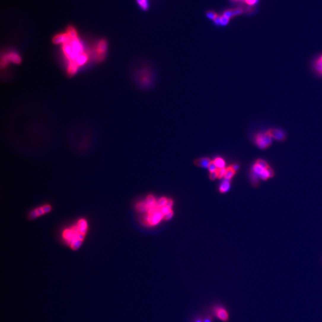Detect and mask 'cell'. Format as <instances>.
Segmentation results:
<instances>
[{
	"label": "cell",
	"instance_id": "obj_10",
	"mask_svg": "<svg viewBox=\"0 0 322 322\" xmlns=\"http://www.w3.org/2000/svg\"><path fill=\"white\" fill-rule=\"evenodd\" d=\"M268 133L270 134L272 137L278 140H282L285 137L284 133L279 130H271L270 131H268Z\"/></svg>",
	"mask_w": 322,
	"mask_h": 322
},
{
	"label": "cell",
	"instance_id": "obj_14",
	"mask_svg": "<svg viewBox=\"0 0 322 322\" xmlns=\"http://www.w3.org/2000/svg\"><path fill=\"white\" fill-rule=\"evenodd\" d=\"M230 180L224 178V180L222 181V183H221L220 186V192L225 193V192H227L229 190V189H230Z\"/></svg>",
	"mask_w": 322,
	"mask_h": 322
},
{
	"label": "cell",
	"instance_id": "obj_5",
	"mask_svg": "<svg viewBox=\"0 0 322 322\" xmlns=\"http://www.w3.org/2000/svg\"><path fill=\"white\" fill-rule=\"evenodd\" d=\"M272 136L268 133L259 134L256 136L255 143L261 149H265L272 143Z\"/></svg>",
	"mask_w": 322,
	"mask_h": 322
},
{
	"label": "cell",
	"instance_id": "obj_23",
	"mask_svg": "<svg viewBox=\"0 0 322 322\" xmlns=\"http://www.w3.org/2000/svg\"><path fill=\"white\" fill-rule=\"evenodd\" d=\"M226 170H227V168H225L217 169V176H218L219 178H221L223 177H224V176H225V174H226Z\"/></svg>",
	"mask_w": 322,
	"mask_h": 322
},
{
	"label": "cell",
	"instance_id": "obj_25",
	"mask_svg": "<svg viewBox=\"0 0 322 322\" xmlns=\"http://www.w3.org/2000/svg\"><path fill=\"white\" fill-rule=\"evenodd\" d=\"M159 210L160 211V212H162L163 213L164 216H165V215L167 214L168 213H169L171 211V208L167 206H162L161 208H159Z\"/></svg>",
	"mask_w": 322,
	"mask_h": 322
},
{
	"label": "cell",
	"instance_id": "obj_40",
	"mask_svg": "<svg viewBox=\"0 0 322 322\" xmlns=\"http://www.w3.org/2000/svg\"><path fill=\"white\" fill-rule=\"evenodd\" d=\"M320 61L322 62V57H321V59H320Z\"/></svg>",
	"mask_w": 322,
	"mask_h": 322
},
{
	"label": "cell",
	"instance_id": "obj_34",
	"mask_svg": "<svg viewBox=\"0 0 322 322\" xmlns=\"http://www.w3.org/2000/svg\"><path fill=\"white\" fill-rule=\"evenodd\" d=\"M173 212L171 211V212H170L169 213H168L167 214L165 215L164 216V219L165 220H170L171 219L172 217H173Z\"/></svg>",
	"mask_w": 322,
	"mask_h": 322
},
{
	"label": "cell",
	"instance_id": "obj_38",
	"mask_svg": "<svg viewBox=\"0 0 322 322\" xmlns=\"http://www.w3.org/2000/svg\"><path fill=\"white\" fill-rule=\"evenodd\" d=\"M232 167L233 169L235 171H236L239 169V165H237V164H235V165H233L232 166Z\"/></svg>",
	"mask_w": 322,
	"mask_h": 322
},
{
	"label": "cell",
	"instance_id": "obj_2",
	"mask_svg": "<svg viewBox=\"0 0 322 322\" xmlns=\"http://www.w3.org/2000/svg\"><path fill=\"white\" fill-rule=\"evenodd\" d=\"M88 230V223L84 218L78 219L72 226L62 232L63 242L72 250L78 249L82 245Z\"/></svg>",
	"mask_w": 322,
	"mask_h": 322
},
{
	"label": "cell",
	"instance_id": "obj_31",
	"mask_svg": "<svg viewBox=\"0 0 322 322\" xmlns=\"http://www.w3.org/2000/svg\"><path fill=\"white\" fill-rule=\"evenodd\" d=\"M245 2L249 6H254L258 2V0H245Z\"/></svg>",
	"mask_w": 322,
	"mask_h": 322
},
{
	"label": "cell",
	"instance_id": "obj_4",
	"mask_svg": "<svg viewBox=\"0 0 322 322\" xmlns=\"http://www.w3.org/2000/svg\"><path fill=\"white\" fill-rule=\"evenodd\" d=\"M163 218H164L163 213L160 212L159 208H157L152 212H147L145 218V223L149 226H155L162 220Z\"/></svg>",
	"mask_w": 322,
	"mask_h": 322
},
{
	"label": "cell",
	"instance_id": "obj_33",
	"mask_svg": "<svg viewBox=\"0 0 322 322\" xmlns=\"http://www.w3.org/2000/svg\"><path fill=\"white\" fill-rule=\"evenodd\" d=\"M209 178L211 180H215L216 178H218V176H217V171H213V172H211L210 173V174H209Z\"/></svg>",
	"mask_w": 322,
	"mask_h": 322
},
{
	"label": "cell",
	"instance_id": "obj_13",
	"mask_svg": "<svg viewBox=\"0 0 322 322\" xmlns=\"http://www.w3.org/2000/svg\"><path fill=\"white\" fill-rule=\"evenodd\" d=\"M107 44L104 41H101L99 42L97 47V51L98 54V56H103L106 50Z\"/></svg>",
	"mask_w": 322,
	"mask_h": 322
},
{
	"label": "cell",
	"instance_id": "obj_6",
	"mask_svg": "<svg viewBox=\"0 0 322 322\" xmlns=\"http://www.w3.org/2000/svg\"><path fill=\"white\" fill-rule=\"evenodd\" d=\"M20 60V58L17 53L15 52H10L4 55L1 59V65L3 66H5L8 65L10 62L15 63H19Z\"/></svg>",
	"mask_w": 322,
	"mask_h": 322
},
{
	"label": "cell",
	"instance_id": "obj_22",
	"mask_svg": "<svg viewBox=\"0 0 322 322\" xmlns=\"http://www.w3.org/2000/svg\"><path fill=\"white\" fill-rule=\"evenodd\" d=\"M167 200L168 199L165 197H161L159 200H158V201L157 202V206H158V208H161L165 206Z\"/></svg>",
	"mask_w": 322,
	"mask_h": 322
},
{
	"label": "cell",
	"instance_id": "obj_24",
	"mask_svg": "<svg viewBox=\"0 0 322 322\" xmlns=\"http://www.w3.org/2000/svg\"><path fill=\"white\" fill-rule=\"evenodd\" d=\"M208 170L209 171L210 173L211 172H213V171H216L217 170L218 168L217 167L216 165L215 164V163L213 162V161H211V162H210V164H209L208 165Z\"/></svg>",
	"mask_w": 322,
	"mask_h": 322
},
{
	"label": "cell",
	"instance_id": "obj_11",
	"mask_svg": "<svg viewBox=\"0 0 322 322\" xmlns=\"http://www.w3.org/2000/svg\"><path fill=\"white\" fill-rule=\"evenodd\" d=\"M211 161L208 157H202L199 159H197L195 161V164L196 165L199 166L202 168H208L209 164Z\"/></svg>",
	"mask_w": 322,
	"mask_h": 322
},
{
	"label": "cell",
	"instance_id": "obj_16",
	"mask_svg": "<svg viewBox=\"0 0 322 322\" xmlns=\"http://www.w3.org/2000/svg\"><path fill=\"white\" fill-rule=\"evenodd\" d=\"M213 162L215 163V164L216 165L217 167L219 168H224L225 167V165H226V163H225V161L224 160L221 158V157H217L214 159L213 160Z\"/></svg>",
	"mask_w": 322,
	"mask_h": 322
},
{
	"label": "cell",
	"instance_id": "obj_7",
	"mask_svg": "<svg viewBox=\"0 0 322 322\" xmlns=\"http://www.w3.org/2000/svg\"><path fill=\"white\" fill-rule=\"evenodd\" d=\"M44 214H45L44 212V211L42 208V206H41L36 208H34L31 211H30L28 215V217H29V219L31 220H34L38 217H39L43 216V215Z\"/></svg>",
	"mask_w": 322,
	"mask_h": 322
},
{
	"label": "cell",
	"instance_id": "obj_30",
	"mask_svg": "<svg viewBox=\"0 0 322 322\" xmlns=\"http://www.w3.org/2000/svg\"><path fill=\"white\" fill-rule=\"evenodd\" d=\"M229 19L228 18H227L226 17H225L224 16H221L220 25H226L229 23Z\"/></svg>",
	"mask_w": 322,
	"mask_h": 322
},
{
	"label": "cell",
	"instance_id": "obj_19",
	"mask_svg": "<svg viewBox=\"0 0 322 322\" xmlns=\"http://www.w3.org/2000/svg\"><path fill=\"white\" fill-rule=\"evenodd\" d=\"M264 169H265V168H262V167H261L260 165H259L258 164H257L255 162V164L253 165V167H252V171L259 177V176H260L261 174L262 173V171H264Z\"/></svg>",
	"mask_w": 322,
	"mask_h": 322
},
{
	"label": "cell",
	"instance_id": "obj_9",
	"mask_svg": "<svg viewBox=\"0 0 322 322\" xmlns=\"http://www.w3.org/2000/svg\"><path fill=\"white\" fill-rule=\"evenodd\" d=\"M274 175H275V173L273 169H272L270 167H268L267 168L264 170L262 173L259 176V177L263 180H266L268 178L273 177Z\"/></svg>",
	"mask_w": 322,
	"mask_h": 322
},
{
	"label": "cell",
	"instance_id": "obj_29",
	"mask_svg": "<svg viewBox=\"0 0 322 322\" xmlns=\"http://www.w3.org/2000/svg\"><path fill=\"white\" fill-rule=\"evenodd\" d=\"M223 16H225V17H226L227 18H228V19H229L230 17H232L233 16H234V15H233V10H229L226 11V12L224 13Z\"/></svg>",
	"mask_w": 322,
	"mask_h": 322
},
{
	"label": "cell",
	"instance_id": "obj_36",
	"mask_svg": "<svg viewBox=\"0 0 322 322\" xmlns=\"http://www.w3.org/2000/svg\"><path fill=\"white\" fill-rule=\"evenodd\" d=\"M214 22L215 23H216L217 25H220V22H221V17L219 16H217V17L214 19Z\"/></svg>",
	"mask_w": 322,
	"mask_h": 322
},
{
	"label": "cell",
	"instance_id": "obj_37",
	"mask_svg": "<svg viewBox=\"0 0 322 322\" xmlns=\"http://www.w3.org/2000/svg\"><path fill=\"white\" fill-rule=\"evenodd\" d=\"M173 205V202L172 200L171 199H168L167 200V204H166V206L170 207V208H171L172 206Z\"/></svg>",
	"mask_w": 322,
	"mask_h": 322
},
{
	"label": "cell",
	"instance_id": "obj_15",
	"mask_svg": "<svg viewBox=\"0 0 322 322\" xmlns=\"http://www.w3.org/2000/svg\"><path fill=\"white\" fill-rule=\"evenodd\" d=\"M146 203L147 206V208H151V207H154L155 206L157 205V202H156V200L155 199V198L154 197V196H153L152 195H149L146 198Z\"/></svg>",
	"mask_w": 322,
	"mask_h": 322
},
{
	"label": "cell",
	"instance_id": "obj_12",
	"mask_svg": "<svg viewBox=\"0 0 322 322\" xmlns=\"http://www.w3.org/2000/svg\"><path fill=\"white\" fill-rule=\"evenodd\" d=\"M88 59L87 53H84L78 58L75 62V65L78 68V67L84 65Z\"/></svg>",
	"mask_w": 322,
	"mask_h": 322
},
{
	"label": "cell",
	"instance_id": "obj_39",
	"mask_svg": "<svg viewBox=\"0 0 322 322\" xmlns=\"http://www.w3.org/2000/svg\"><path fill=\"white\" fill-rule=\"evenodd\" d=\"M235 1H238V0H235ZM239 1H245V0H239Z\"/></svg>",
	"mask_w": 322,
	"mask_h": 322
},
{
	"label": "cell",
	"instance_id": "obj_18",
	"mask_svg": "<svg viewBox=\"0 0 322 322\" xmlns=\"http://www.w3.org/2000/svg\"><path fill=\"white\" fill-rule=\"evenodd\" d=\"M235 172L236 171L233 169L232 167H228L227 168V170H226V174H225V176H224V178L230 180L233 177V176L235 175Z\"/></svg>",
	"mask_w": 322,
	"mask_h": 322
},
{
	"label": "cell",
	"instance_id": "obj_3",
	"mask_svg": "<svg viewBox=\"0 0 322 322\" xmlns=\"http://www.w3.org/2000/svg\"><path fill=\"white\" fill-rule=\"evenodd\" d=\"M215 318L221 322H229L230 320V313L227 307L221 303L216 302L212 304L208 310Z\"/></svg>",
	"mask_w": 322,
	"mask_h": 322
},
{
	"label": "cell",
	"instance_id": "obj_1",
	"mask_svg": "<svg viewBox=\"0 0 322 322\" xmlns=\"http://www.w3.org/2000/svg\"><path fill=\"white\" fill-rule=\"evenodd\" d=\"M69 35V39L62 44V50L64 55L68 61V71L71 74H75L78 68L75 62L79 56L85 52V47L82 42L78 37L76 32L74 28H70L67 31Z\"/></svg>",
	"mask_w": 322,
	"mask_h": 322
},
{
	"label": "cell",
	"instance_id": "obj_32",
	"mask_svg": "<svg viewBox=\"0 0 322 322\" xmlns=\"http://www.w3.org/2000/svg\"><path fill=\"white\" fill-rule=\"evenodd\" d=\"M206 15H207V17H208L209 19H212V20H214V19L216 18V17H217V16L216 13H213V12H208V13H207Z\"/></svg>",
	"mask_w": 322,
	"mask_h": 322
},
{
	"label": "cell",
	"instance_id": "obj_21",
	"mask_svg": "<svg viewBox=\"0 0 322 322\" xmlns=\"http://www.w3.org/2000/svg\"><path fill=\"white\" fill-rule=\"evenodd\" d=\"M203 314H197L192 317L190 322H203Z\"/></svg>",
	"mask_w": 322,
	"mask_h": 322
},
{
	"label": "cell",
	"instance_id": "obj_8",
	"mask_svg": "<svg viewBox=\"0 0 322 322\" xmlns=\"http://www.w3.org/2000/svg\"><path fill=\"white\" fill-rule=\"evenodd\" d=\"M69 35L67 32L66 33H63V34H60L56 35L55 38H54L53 41L56 44H63L69 39Z\"/></svg>",
	"mask_w": 322,
	"mask_h": 322
},
{
	"label": "cell",
	"instance_id": "obj_35",
	"mask_svg": "<svg viewBox=\"0 0 322 322\" xmlns=\"http://www.w3.org/2000/svg\"><path fill=\"white\" fill-rule=\"evenodd\" d=\"M233 15L234 16L238 15L240 14L242 12V9H241L240 8H237V9H236L235 10H233Z\"/></svg>",
	"mask_w": 322,
	"mask_h": 322
},
{
	"label": "cell",
	"instance_id": "obj_27",
	"mask_svg": "<svg viewBox=\"0 0 322 322\" xmlns=\"http://www.w3.org/2000/svg\"><path fill=\"white\" fill-rule=\"evenodd\" d=\"M137 2L139 4V5L144 9L146 10L147 9L148 4L146 0H137Z\"/></svg>",
	"mask_w": 322,
	"mask_h": 322
},
{
	"label": "cell",
	"instance_id": "obj_20",
	"mask_svg": "<svg viewBox=\"0 0 322 322\" xmlns=\"http://www.w3.org/2000/svg\"><path fill=\"white\" fill-rule=\"evenodd\" d=\"M136 209L139 212H144L147 210V206L146 202H139L136 205Z\"/></svg>",
	"mask_w": 322,
	"mask_h": 322
},
{
	"label": "cell",
	"instance_id": "obj_28",
	"mask_svg": "<svg viewBox=\"0 0 322 322\" xmlns=\"http://www.w3.org/2000/svg\"><path fill=\"white\" fill-rule=\"evenodd\" d=\"M42 208H43V209H44V211L45 213H49V212H50L51 211V210H52V206H51V205H50V204H48V203L44 204V205H42Z\"/></svg>",
	"mask_w": 322,
	"mask_h": 322
},
{
	"label": "cell",
	"instance_id": "obj_26",
	"mask_svg": "<svg viewBox=\"0 0 322 322\" xmlns=\"http://www.w3.org/2000/svg\"><path fill=\"white\" fill-rule=\"evenodd\" d=\"M256 163L257 164H258L259 165H260L261 167H262V168H267V167H269V165H268L267 162H266L265 160H262V159H258V160H256Z\"/></svg>",
	"mask_w": 322,
	"mask_h": 322
},
{
	"label": "cell",
	"instance_id": "obj_17",
	"mask_svg": "<svg viewBox=\"0 0 322 322\" xmlns=\"http://www.w3.org/2000/svg\"><path fill=\"white\" fill-rule=\"evenodd\" d=\"M214 318V316L209 311H206L203 317V322H213Z\"/></svg>",
	"mask_w": 322,
	"mask_h": 322
}]
</instances>
